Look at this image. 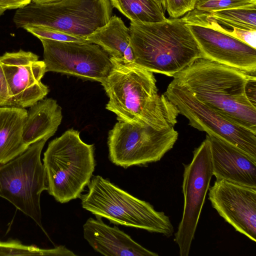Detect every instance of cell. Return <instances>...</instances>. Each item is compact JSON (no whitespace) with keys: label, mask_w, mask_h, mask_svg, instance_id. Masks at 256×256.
Returning a JSON list of instances; mask_svg holds the SVG:
<instances>
[{"label":"cell","mask_w":256,"mask_h":256,"mask_svg":"<svg viewBox=\"0 0 256 256\" xmlns=\"http://www.w3.org/2000/svg\"><path fill=\"white\" fill-rule=\"evenodd\" d=\"M256 4V0H197L194 9L212 12Z\"/></svg>","instance_id":"24"},{"label":"cell","mask_w":256,"mask_h":256,"mask_svg":"<svg viewBox=\"0 0 256 256\" xmlns=\"http://www.w3.org/2000/svg\"><path fill=\"white\" fill-rule=\"evenodd\" d=\"M48 192L64 204L80 198L95 169L94 145L84 142L78 130L70 129L52 140L42 160Z\"/></svg>","instance_id":"4"},{"label":"cell","mask_w":256,"mask_h":256,"mask_svg":"<svg viewBox=\"0 0 256 256\" xmlns=\"http://www.w3.org/2000/svg\"><path fill=\"white\" fill-rule=\"evenodd\" d=\"M39 39L43 46L46 72H56L100 82L110 71V57L96 44Z\"/></svg>","instance_id":"12"},{"label":"cell","mask_w":256,"mask_h":256,"mask_svg":"<svg viewBox=\"0 0 256 256\" xmlns=\"http://www.w3.org/2000/svg\"><path fill=\"white\" fill-rule=\"evenodd\" d=\"M255 74L202 58L173 76L200 102L256 132V106L246 93Z\"/></svg>","instance_id":"2"},{"label":"cell","mask_w":256,"mask_h":256,"mask_svg":"<svg viewBox=\"0 0 256 256\" xmlns=\"http://www.w3.org/2000/svg\"><path fill=\"white\" fill-rule=\"evenodd\" d=\"M158 4L161 5L163 8H166L165 0H155Z\"/></svg>","instance_id":"30"},{"label":"cell","mask_w":256,"mask_h":256,"mask_svg":"<svg viewBox=\"0 0 256 256\" xmlns=\"http://www.w3.org/2000/svg\"><path fill=\"white\" fill-rule=\"evenodd\" d=\"M6 10L0 7V16Z\"/></svg>","instance_id":"31"},{"label":"cell","mask_w":256,"mask_h":256,"mask_svg":"<svg viewBox=\"0 0 256 256\" xmlns=\"http://www.w3.org/2000/svg\"><path fill=\"white\" fill-rule=\"evenodd\" d=\"M47 139L30 145L23 152L0 164V197L31 218L45 232L42 222L40 198L48 190L41 153Z\"/></svg>","instance_id":"7"},{"label":"cell","mask_w":256,"mask_h":256,"mask_svg":"<svg viewBox=\"0 0 256 256\" xmlns=\"http://www.w3.org/2000/svg\"><path fill=\"white\" fill-rule=\"evenodd\" d=\"M210 14L213 18L224 25L256 30V4Z\"/></svg>","instance_id":"21"},{"label":"cell","mask_w":256,"mask_h":256,"mask_svg":"<svg viewBox=\"0 0 256 256\" xmlns=\"http://www.w3.org/2000/svg\"><path fill=\"white\" fill-rule=\"evenodd\" d=\"M60 0H32V2L38 4H45L56 2Z\"/></svg>","instance_id":"29"},{"label":"cell","mask_w":256,"mask_h":256,"mask_svg":"<svg viewBox=\"0 0 256 256\" xmlns=\"http://www.w3.org/2000/svg\"><path fill=\"white\" fill-rule=\"evenodd\" d=\"M86 40L100 46L110 56L134 62L130 30L120 18L112 16L106 24L88 36Z\"/></svg>","instance_id":"19"},{"label":"cell","mask_w":256,"mask_h":256,"mask_svg":"<svg viewBox=\"0 0 256 256\" xmlns=\"http://www.w3.org/2000/svg\"><path fill=\"white\" fill-rule=\"evenodd\" d=\"M0 60L12 106L30 107L48 93L42 82L46 65L36 54L20 50L6 52Z\"/></svg>","instance_id":"13"},{"label":"cell","mask_w":256,"mask_h":256,"mask_svg":"<svg viewBox=\"0 0 256 256\" xmlns=\"http://www.w3.org/2000/svg\"><path fill=\"white\" fill-rule=\"evenodd\" d=\"M76 256L63 246L53 248H42L24 244L16 240H0V256Z\"/></svg>","instance_id":"22"},{"label":"cell","mask_w":256,"mask_h":256,"mask_svg":"<svg viewBox=\"0 0 256 256\" xmlns=\"http://www.w3.org/2000/svg\"><path fill=\"white\" fill-rule=\"evenodd\" d=\"M26 114L24 108L0 107V164L16 158L28 147L22 138Z\"/></svg>","instance_id":"18"},{"label":"cell","mask_w":256,"mask_h":256,"mask_svg":"<svg viewBox=\"0 0 256 256\" xmlns=\"http://www.w3.org/2000/svg\"><path fill=\"white\" fill-rule=\"evenodd\" d=\"M208 199L236 230L256 241V188L216 180L209 187Z\"/></svg>","instance_id":"14"},{"label":"cell","mask_w":256,"mask_h":256,"mask_svg":"<svg viewBox=\"0 0 256 256\" xmlns=\"http://www.w3.org/2000/svg\"><path fill=\"white\" fill-rule=\"evenodd\" d=\"M88 192L82 194L83 208L111 223L161 234L174 232L169 217L156 211L149 202L140 200L100 176H92Z\"/></svg>","instance_id":"5"},{"label":"cell","mask_w":256,"mask_h":256,"mask_svg":"<svg viewBox=\"0 0 256 256\" xmlns=\"http://www.w3.org/2000/svg\"><path fill=\"white\" fill-rule=\"evenodd\" d=\"M29 108L22 128V138L28 146L54 136L62 118L61 107L51 98L42 99Z\"/></svg>","instance_id":"17"},{"label":"cell","mask_w":256,"mask_h":256,"mask_svg":"<svg viewBox=\"0 0 256 256\" xmlns=\"http://www.w3.org/2000/svg\"><path fill=\"white\" fill-rule=\"evenodd\" d=\"M182 18L202 58L256 75V48L223 32L209 12L194 9Z\"/></svg>","instance_id":"10"},{"label":"cell","mask_w":256,"mask_h":256,"mask_svg":"<svg viewBox=\"0 0 256 256\" xmlns=\"http://www.w3.org/2000/svg\"><path fill=\"white\" fill-rule=\"evenodd\" d=\"M110 60V71L100 82L109 98L106 108L119 122L157 130L174 127L179 112L164 94H159L153 72L134 62Z\"/></svg>","instance_id":"1"},{"label":"cell","mask_w":256,"mask_h":256,"mask_svg":"<svg viewBox=\"0 0 256 256\" xmlns=\"http://www.w3.org/2000/svg\"><path fill=\"white\" fill-rule=\"evenodd\" d=\"M90 218L83 226L84 239L96 252L106 256H158L144 248L116 226Z\"/></svg>","instance_id":"16"},{"label":"cell","mask_w":256,"mask_h":256,"mask_svg":"<svg viewBox=\"0 0 256 256\" xmlns=\"http://www.w3.org/2000/svg\"><path fill=\"white\" fill-rule=\"evenodd\" d=\"M213 176L239 184L256 188V158L230 143L206 134Z\"/></svg>","instance_id":"15"},{"label":"cell","mask_w":256,"mask_h":256,"mask_svg":"<svg viewBox=\"0 0 256 256\" xmlns=\"http://www.w3.org/2000/svg\"><path fill=\"white\" fill-rule=\"evenodd\" d=\"M183 165L184 210L174 240L180 255L188 256L213 176L210 144L206 138L194 150L191 162Z\"/></svg>","instance_id":"11"},{"label":"cell","mask_w":256,"mask_h":256,"mask_svg":"<svg viewBox=\"0 0 256 256\" xmlns=\"http://www.w3.org/2000/svg\"><path fill=\"white\" fill-rule=\"evenodd\" d=\"M166 8L172 18H178L194 9L197 0H164Z\"/></svg>","instance_id":"25"},{"label":"cell","mask_w":256,"mask_h":256,"mask_svg":"<svg viewBox=\"0 0 256 256\" xmlns=\"http://www.w3.org/2000/svg\"><path fill=\"white\" fill-rule=\"evenodd\" d=\"M110 2L131 22L154 23L166 18L163 7L155 0H110Z\"/></svg>","instance_id":"20"},{"label":"cell","mask_w":256,"mask_h":256,"mask_svg":"<svg viewBox=\"0 0 256 256\" xmlns=\"http://www.w3.org/2000/svg\"><path fill=\"white\" fill-rule=\"evenodd\" d=\"M24 29L38 38L60 42H88L86 38L66 34L42 26H28L24 28Z\"/></svg>","instance_id":"23"},{"label":"cell","mask_w":256,"mask_h":256,"mask_svg":"<svg viewBox=\"0 0 256 256\" xmlns=\"http://www.w3.org/2000/svg\"><path fill=\"white\" fill-rule=\"evenodd\" d=\"M1 106H12V105L0 60V107Z\"/></svg>","instance_id":"27"},{"label":"cell","mask_w":256,"mask_h":256,"mask_svg":"<svg viewBox=\"0 0 256 256\" xmlns=\"http://www.w3.org/2000/svg\"><path fill=\"white\" fill-rule=\"evenodd\" d=\"M178 136L174 127L157 130L118 121L108 133L110 160L125 168L158 162L173 148Z\"/></svg>","instance_id":"8"},{"label":"cell","mask_w":256,"mask_h":256,"mask_svg":"<svg viewBox=\"0 0 256 256\" xmlns=\"http://www.w3.org/2000/svg\"><path fill=\"white\" fill-rule=\"evenodd\" d=\"M164 94L188 120L190 126L224 140L256 158V132L200 102L173 80Z\"/></svg>","instance_id":"9"},{"label":"cell","mask_w":256,"mask_h":256,"mask_svg":"<svg viewBox=\"0 0 256 256\" xmlns=\"http://www.w3.org/2000/svg\"><path fill=\"white\" fill-rule=\"evenodd\" d=\"M129 30L134 62L152 72L173 77L202 58L182 18L154 23L130 22Z\"/></svg>","instance_id":"3"},{"label":"cell","mask_w":256,"mask_h":256,"mask_svg":"<svg viewBox=\"0 0 256 256\" xmlns=\"http://www.w3.org/2000/svg\"><path fill=\"white\" fill-rule=\"evenodd\" d=\"M110 0H60L38 4L31 1L18 8L13 18L18 28L38 25L86 38L112 16Z\"/></svg>","instance_id":"6"},{"label":"cell","mask_w":256,"mask_h":256,"mask_svg":"<svg viewBox=\"0 0 256 256\" xmlns=\"http://www.w3.org/2000/svg\"><path fill=\"white\" fill-rule=\"evenodd\" d=\"M218 26L223 32L256 48V30L231 26L232 30H228L224 28L220 24Z\"/></svg>","instance_id":"26"},{"label":"cell","mask_w":256,"mask_h":256,"mask_svg":"<svg viewBox=\"0 0 256 256\" xmlns=\"http://www.w3.org/2000/svg\"><path fill=\"white\" fill-rule=\"evenodd\" d=\"M32 0H0V7L6 10L18 9L29 4Z\"/></svg>","instance_id":"28"}]
</instances>
